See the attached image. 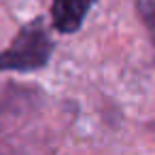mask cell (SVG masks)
Returning <instances> with one entry per match:
<instances>
[{"mask_svg": "<svg viewBox=\"0 0 155 155\" xmlns=\"http://www.w3.org/2000/svg\"><path fill=\"white\" fill-rule=\"evenodd\" d=\"M53 41L43 17L21 26L11 45L0 51V72H32L49 64Z\"/></svg>", "mask_w": 155, "mask_h": 155, "instance_id": "6da1fadb", "label": "cell"}, {"mask_svg": "<svg viewBox=\"0 0 155 155\" xmlns=\"http://www.w3.org/2000/svg\"><path fill=\"white\" fill-rule=\"evenodd\" d=\"M94 0H53L51 2V24L60 34H74L85 15L89 13Z\"/></svg>", "mask_w": 155, "mask_h": 155, "instance_id": "7a4b0ae2", "label": "cell"}, {"mask_svg": "<svg viewBox=\"0 0 155 155\" xmlns=\"http://www.w3.org/2000/svg\"><path fill=\"white\" fill-rule=\"evenodd\" d=\"M136 11L140 15V21L151 34V43L155 47V0H136Z\"/></svg>", "mask_w": 155, "mask_h": 155, "instance_id": "3957f363", "label": "cell"}]
</instances>
